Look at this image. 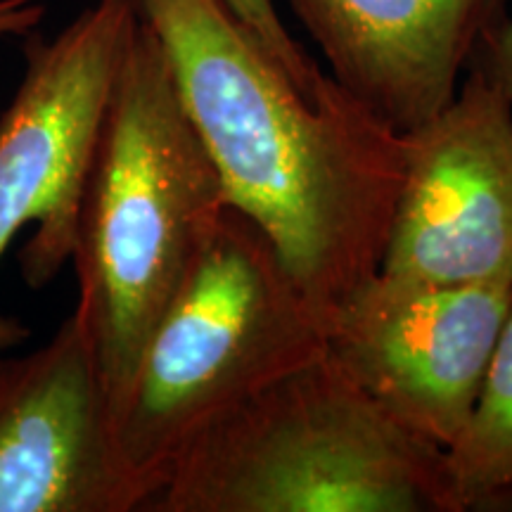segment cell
I'll return each mask as SVG.
<instances>
[{"label": "cell", "instance_id": "cell-1", "mask_svg": "<svg viewBox=\"0 0 512 512\" xmlns=\"http://www.w3.org/2000/svg\"><path fill=\"white\" fill-rule=\"evenodd\" d=\"M157 36L228 207L264 230L328 325L373 278L406 138L335 86L304 93L226 0H133Z\"/></svg>", "mask_w": 512, "mask_h": 512}, {"label": "cell", "instance_id": "cell-3", "mask_svg": "<svg viewBox=\"0 0 512 512\" xmlns=\"http://www.w3.org/2000/svg\"><path fill=\"white\" fill-rule=\"evenodd\" d=\"M145 512H453L444 448L396 422L328 351L211 422Z\"/></svg>", "mask_w": 512, "mask_h": 512}, {"label": "cell", "instance_id": "cell-11", "mask_svg": "<svg viewBox=\"0 0 512 512\" xmlns=\"http://www.w3.org/2000/svg\"><path fill=\"white\" fill-rule=\"evenodd\" d=\"M230 10L238 15L247 29L264 43V48L287 76L302 88L304 93L318 95L332 91L337 86L330 74H325L316 62L306 55V50L294 41L287 29L283 15L278 10V0H226Z\"/></svg>", "mask_w": 512, "mask_h": 512}, {"label": "cell", "instance_id": "cell-9", "mask_svg": "<svg viewBox=\"0 0 512 512\" xmlns=\"http://www.w3.org/2000/svg\"><path fill=\"white\" fill-rule=\"evenodd\" d=\"M330 76L399 133L456 95L505 0H285Z\"/></svg>", "mask_w": 512, "mask_h": 512}, {"label": "cell", "instance_id": "cell-5", "mask_svg": "<svg viewBox=\"0 0 512 512\" xmlns=\"http://www.w3.org/2000/svg\"><path fill=\"white\" fill-rule=\"evenodd\" d=\"M136 22L133 0H95L55 38H34L22 83L0 114V261L36 226L22 252V275L36 290L72 261L88 171ZM29 335L0 316V351Z\"/></svg>", "mask_w": 512, "mask_h": 512}, {"label": "cell", "instance_id": "cell-6", "mask_svg": "<svg viewBox=\"0 0 512 512\" xmlns=\"http://www.w3.org/2000/svg\"><path fill=\"white\" fill-rule=\"evenodd\" d=\"M406 171L377 271L425 285H512V112L475 60L403 133Z\"/></svg>", "mask_w": 512, "mask_h": 512}, {"label": "cell", "instance_id": "cell-2", "mask_svg": "<svg viewBox=\"0 0 512 512\" xmlns=\"http://www.w3.org/2000/svg\"><path fill=\"white\" fill-rule=\"evenodd\" d=\"M228 207L157 36L138 15L102 121L72 254L117 427L147 337Z\"/></svg>", "mask_w": 512, "mask_h": 512}, {"label": "cell", "instance_id": "cell-7", "mask_svg": "<svg viewBox=\"0 0 512 512\" xmlns=\"http://www.w3.org/2000/svg\"><path fill=\"white\" fill-rule=\"evenodd\" d=\"M512 285H425L377 271L335 306L325 347L406 430L446 448L482 387Z\"/></svg>", "mask_w": 512, "mask_h": 512}, {"label": "cell", "instance_id": "cell-10", "mask_svg": "<svg viewBox=\"0 0 512 512\" xmlns=\"http://www.w3.org/2000/svg\"><path fill=\"white\" fill-rule=\"evenodd\" d=\"M453 512L484 510L512 494V306L458 437L444 448Z\"/></svg>", "mask_w": 512, "mask_h": 512}, {"label": "cell", "instance_id": "cell-8", "mask_svg": "<svg viewBox=\"0 0 512 512\" xmlns=\"http://www.w3.org/2000/svg\"><path fill=\"white\" fill-rule=\"evenodd\" d=\"M91 337L72 311L0 361V512H136Z\"/></svg>", "mask_w": 512, "mask_h": 512}, {"label": "cell", "instance_id": "cell-12", "mask_svg": "<svg viewBox=\"0 0 512 512\" xmlns=\"http://www.w3.org/2000/svg\"><path fill=\"white\" fill-rule=\"evenodd\" d=\"M479 64L494 79L512 112V19H496L477 50Z\"/></svg>", "mask_w": 512, "mask_h": 512}, {"label": "cell", "instance_id": "cell-4", "mask_svg": "<svg viewBox=\"0 0 512 512\" xmlns=\"http://www.w3.org/2000/svg\"><path fill=\"white\" fill-rule=\"evenodd\" d=\"M325 351L323 316L264 230L223 209L147 337L114 427L138 510L211 422Z\"/></svg>", "mask_w": 512, "mask_h": 512}, {"label": "cell", "instance_id": "cell-13", "mask_svg": "<svg viewBox=\"0 0 512 512\" xmlns=\"http://www.w3.org/2000/svg\"><path fill=\"white\" fill-rule=\"evenodd\" d=\"M46 17L43 0H0V38L27 36Z\"/></svg>", "mask_w": 512, "mask_h": 512}]
</instances>
